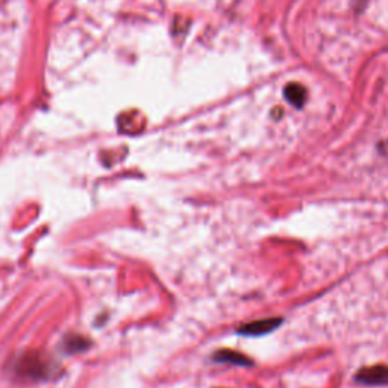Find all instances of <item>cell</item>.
<instances>
[{"mask_svg":"<svg viewBox=\"0 0 388 388\" xmlns=\"http://www.w3.org/2000/svg\"><path fill=\"white\" fill-rule=\"evenodd\" d=\"M282 325V319L279 317H270V319H262V320H255L250 323L243 325L238 328V334L241 335H249V337H260V335H267L278 329Z\"/></svg>","mask_w":388,"mask_h":388,"instance_id":"cell-2","label":"cell"},{"mask_svg":"<svg viewBox=\"0 0 388 388\" xmlns=\"http://www.w3.org/2000/svg\"><path fill=\"white\" fill-rule=\"evenodd\" d=\"M355 381L361 385L369 387H382L388 385V365L375 364L370 367H363L356 372Z\"/></svg>","mask_w":388,"mask_h":388,"instance_id":"cell-1","label":"cell"},{"mask_svg":"<svg viewBox=\"0 0 388 388\" xmlns=\"http://www.w3.org/2000/svg\"><path fill=\"white\" fill-rule=\"evenodd\" d=\"M214 361L217 363H229V364H236V365H252V361L248 358L246 355H243L236 351H229V349H222L214 353Z\"/></svg>","mask_w":388,"mask_h":388,"instance_id":"cell-4","label":"cell"},{"mask_svg":"<svg viewBox=\"0 0 388 388\" xmlns=\"http://www.w3.org/2000/svg\"><path fill=\"white\" fill-rule=\"evenodd\" d=\"M284 96L293 107H302L306 102V90L299 84H290L284 90Z\"/></svg>","mask_w":388,"mask_h":388,"instance_id":"cell-5","label":"cell"},{"mask_svg":"<svg viewBox=\"0 0 388 388\" xmlns=\"http://www.w3.org/2000/svg\"><path fill=\"white\" fill-rule=\"evenodd\" d=\"M18 373L22 376H29V377H42V375L46 372V365L44 363L38 358V356H26V358L22 360L18 365Z\"/></svg>","mask_w":388,"mask_h":388,"instance_id":"cell-3","label":"cell"}]
</instances>
